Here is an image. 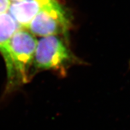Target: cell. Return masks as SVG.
<instances>
[{
  "label": "cell",
  "instance_id": "4",
  "mask_svg": "<svg viewBox=\"0 0 130 130\" xmlns=\"http://www.w3.org/2000/svg\"><path fill=\"white\" fill-rule=\"evenodd\" d=\"M57 0H21L11 3L9 13L21 28H27L34 17Z\"/></svg>",
  "mask_w": 130,
  "mask_h": 130
},
{
  "label": "cell",
  "instance_id": "5",
  "mask_svg": "<svg viewBox=\"0 0 130 130\" xmlns=\"http://www.w3.org/2000/svg\"><path fill=\"white\" fill-rule=\"evenodd\" d=\"M21 28L9 13H0V53L4 58L7 71L10 68L9 42L14 33Z\"/></svg>",
  "mask_w": 130,
  "mask_h": 130
},
{
  "label": "cell",
  "instance_id": "6",
  "mask_svg": "<svg viewBox=\"0 0 130 130\" xmlns=\"http://www.w3.org/2000/svg\"><path fill=\"white\" fill-rule=\"evenodd\" d=\"M10 5L11 2L9 0H0V13L7 12Z\"/></svg>",
  "mask_w": 130,
  "mask_h": 130
},
{
  "label": "cell",
  "instance_id": "3",
  "mask_svg": "<svg viewBox=\"0 0 130 130\" xmlns=\"http://www.w3.org/2000/svg\"><path fill=\"white\" fill-rule=\"evenodd\" d=\"M69 26L67 14L57 1L39 13L27 29L35 36L44 37L66 35Z\"/></svg>",
  "mask_w": 130,
  "mask_h": 130
},
{
  "label": "cell",
  "instance_id": "2",
  "mask_svg": "<svg viewBox=\"0 0 130 130\" xmlns=\"http://www.w3.org/2000/svg\"><path fill=\"white\" fill-rule=\"evenodd\" d=\"M72 60L67 46L59 36L41 37L37 41L33 66L39 70H62Z\"/></svg>",
  "mask_w": 130,
  "mask_h": 130
},
{
  "label": "cell",
  "instance_id": "1",
  "mask_svg": "<svg viewBox=\"0 0 130 130\" xmlns=\"http://www.w3.org/2000/svg\"><path fill=\"white\" fill-rule=\"evenodd\" d=\"M37 41L35 35L23 28L12 36L9 42L10 68L7 71L10 86L29 81V70L33 66Z\"/></svg>",
  "mask_w": 130,
  "mask_h": 130
},
{
  "label": "cell",
  "instance_id": "7",
  "mask_svg": "<svg viewBox=\"0 0 130 130\" xmlns=\"http://www.w3.org/2000/svg\"><path fill=\"white\" fill-rule=\"evenodd\" d=\"M11 2H19V1H21V0H9Z\"/></svg>",
  "mask_w": 130,
  "mask_h": 130
}]
</instances>
